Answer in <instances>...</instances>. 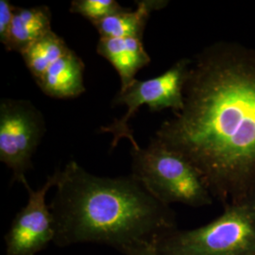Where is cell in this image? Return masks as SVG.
<instances>
[{
  "mask_svg": "<svg viewBox=\"0 0 255 255\" xmlns=\"http://www.w3.org/2000/svg\"><path fill=\"white\" fill-rule=\"evenodd\" d=\"M183 109L155 132L224 204L255 191V49L218 42L192 59Z\"/></svg>",
  "mask_w": 255,
  "mask_h": 255,
  "instance_id": "6da1fadb",
  "label": "cell"
},
{
  "mask_svg": "<svg viewBox=\"0 0 255 255\" xmlns=\"http://www.w3.org/2000/svg\"><path fill=\"white\" fill-rule=\"evenodd\" d=\"M49 208L55 245L112 247L129 255L176 230L175 213L131 174L100 177L71 160L60 169Z\"/></svg>",
  "mask_w": 255,
  "mask_h": 255,
  "instance_id": "7a4b0ae2",
  "label": "cell"
},
{
  "mask_svg": "<svg viewBox=\"0 0 255 255\" xmlns=\"http://www.w3.org/2000/svg\"><path fill=\"white\" fill-rule=\"evenodd\" d=\"M131 175L164 204L208 206L214 197L199 169L155 137L142 148L131 144Z\"/></svg>",
  "mask_w": 255,
  "mask_h": 255,
  "instance_id": "3957f363",
  "label": "cell"
},
{
  "mask_svg": "<svg viewBox=\"0 0 255 255\" xmlns=\"http://www.w3.org/2000/svg\"><path fill=\"white\" fill-rule=\"evenodd\" d=\"M164 255H255V191L193 230H174L156 243Z\"/></svg>",
  "mask_w": 255,
  "mask_h": 255,
  "instance_id": "277c9868",
  "label": "cell"
},
{
  "mask_svg": "<svg viewBox=\"0 0 255 255\" xmlns=\"http://www.w3.org/2000/svg\"><path fill=\"white\" fill-rule=\"evenodd\" d=\"M191 64L192 59L182 58L162 75L146 81L135 79L126 89L119 90L113 100V106L125 105L127 113L101 128V131L113 134L112 148L118 146L121 138H127L130 144L136 142L128 127V120L134 117L141 106L146 105L150 112L171 109L174 114L183 109V88Z\"/></svg>",
  "mask_w": 255,
  "mask_h": 255,
  "instance_id": "5b68a950",
  "label": "cell"
},
{
  "mask_svg": "<svg viewBox=\"0 0 255 255\" xmlns=\"http://www.w3.org/2000/svg\"><path fill=\"white\" fill-rule=\"evenodd\" d=\"M46 131L43 113L27 100L0 101V161L11 171V183L27 182L32 157Z\"/></svg>",
  "mask_w": 255,
  "mask_h": 255,
  "instance_id": "8992f818",
  "label": "cell"
},
{
  "mask_svg": "<svg viewBox=\"0 0 255 255\" xmlns=\"http://www.w3.org/2000/svg\"><path fill=\"white\" fill-rule=\"evenodd\" d=\"M59 172L60 168L56 169L37 190H33L27 181L24 182L28 199L5 236L6 255H36L54 241V221L46 197L47 192L56 186Z\"/></svg>",
  "mask_w": 255,
  "mask_h": 255,
  "instance_id": "52a82bcc",
  "label": "cell"
},
{
  "mask_svg": "<svg viewBox=\"0 0 255 255\" xmlns=\"http://www.w3.org/2000/svg\"><path fill=\"white\" fill-rule=\"evenodd\" d=\"M84 68L82 58L70 48L50 64L35 82L41 91L50 98L75 99L85 92Z\"/></svg>",
  "mask_w": 255,
  "mask_h": 255,
  "instance_id": "ba28073f",
  "label": "cell"
},
{
  "mask_svg": "<svg viewBox=\"0 0 255 255\" xmlns=\"http://www.w3.org/2000/svg\"><path fill=\"white\" fill-rule=\"evenodd\" d=\"M139 38L101 37L97 52L112 64L119 73L121 88L126 89L135 80L137 72L150 64V57Z\"/></svg>",
  "mask_w": 255,
  "mask_h": 255,
  "instance_id": "9c48e42d",
  "label": "cell"
},
{
  "mask_svg": "<svg viewBox=\"0 0 255 255\" xmlns=\"http://www.w3.org/2000/svg\"><path fill=\"white\" fill-rule=\"evenodd\" d=\"M51 30V11L47 6H15L9 35L3 46L8 51L21 54Z\"/></svg>",
  "mask_w": 255,
  "mask_h": 255,
  "instance_id": "30bf717a",
  "label": "cell"
},
{
  "mask_svg": "<svg viewBox=\"0 0 255 255\" xmlns=\"http://www.w3.org/2000/svg\"><path fill=\"white\" fill-rule=\"evenodd\" d=\"M136 9L111 15L99 21L91 22L101 37L106 38H139L143 39L147 21L155 10L164 9L168 5L166 0L135 1Z\"/></svg>",
  "mask_w": 255,
  "mask_h": 255,
  "instance_id": "8fae6325",
  "label": "cell"
},
{
  "mask_svg": "<svg viewBox=\"0 0 255 255\" xmlns=\"http://www.w3.org/2000/svg\"><path fill=\"white\" fill-rule=\"evenodd\" d=\"M69 49L70 47L66 45L64 39L51 30L21 53V56L35 81L50 64Z\"/></svg>",
  "mask_w": 255,
  "mask_h": 255,
  "instance_id": "7c38bea8",
  "label": "cell"
},
{
  "mask_svg": "<svg viewBox=\"0 0 255 255\" xmlns=\"http://www.w3.org/2000/svg\"><path fill=\"white\" fill-rule=\"evenodd\" d=\"M127 9L115 0H73L70 3L69 11L94 22Z\"/></svg>",
  "mask_w": 255,
  "mask_h": 255,
  "instance_id": "4fadbf2b",
  "label": "cell"
},
{
  "mask_svg": "<svg viewBox=\"0 0 255 255\" xmlns=\"http://www.w3.org/2000/svg\"><path fill=\"white\" fill-rule=\"evenodd\" d=\"M15 6L8 0H0V42L5 44L12 23Z\"/></svg>",
  "mask_w": 255,
  "mask_h": 255,
  "instance_id": "5bb4252c",
  "label": "cell"
},
{
  "mask_svg": "<svg viewBox=\"0 0 255 255\" xmlns=\"http://www.w3.org/2000/svg\"><path fill=\"white\" fill-rule=\"evenodd\" d=\"M129 255H164L160 253V251L157 249L156 244H151L147 246L142 247L136 251L132 252Z\"/></svg>",
  "mask_w": 255,
  "mask_h": 255,
  "instance_id": "9a60e30c",
  "label": "cell"
}]
</instances>
